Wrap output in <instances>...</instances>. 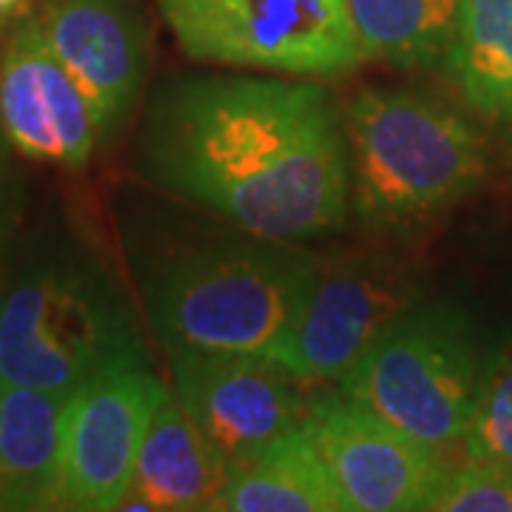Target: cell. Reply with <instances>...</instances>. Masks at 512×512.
<instances>
[{"label":"cell","mask_w":512,"mask_h":512,"mask_svg":"<svg viewBox=\"0 0 512 512\" xmlns=\"http://www.w3.org/2000/svg\"><path fill=\"white\" fill-rule=\"evenodd\" d=\"M134 168L262 237H325L350 211L348 123L308 77L168 80L148 100Z\"/></svg>","instance_id":"cell-1"},{"label":"cell","mask_w":512,"mask_h":512,"mask_svg":"<svg viewBox=\"0 0 512 512\" xmlns=\"http://www.w3.org/2000/svg\"><path fill=\"white\" fill-rule=\"evenodd\" d=\"M319 262L291 239H208L165 259L146 285V316L168 353L239 350L271 356L293 328Z\"/></svg>","instance_id":"cell-2"},{"label":"cell","mask_w":512,"mask_h":512,"mask_svg":"<svg viewBox=\"0 0 512 512\" xmlns=\"http://www.w3.org/2000/svg\"><path fill=\"white\" fill-rule=\"evenodd\" d=\"M350 208L387 234L427 225L490 174L476 123L433 94L367 86L345 111Z\"/></svg>","instance_id":"cell-3"},{"label":"cell","mask_w":512,"mask_h":512,"mask_svg":"<svg viewBox=\"0 0 512 512\" xmlns=\"http://www.w3.org/2000/svg\"><path fill=\"white\" fill-rule=\"evenodd\" d=\"M148 365L109 271L86 251H37L0 299V382L74 393L97 373Z\"/></svg>","instance_id":"cell-4"},{"label":"cell","mask_w":512,"mask_h":512,"mask_svg":"<svg viewBox=\"0 0 512 512\" xmlns=\"http://www.w3.org/2000/svg\"><path fill=\"white\" fill-rule=\"evenodd\" d=\"M481 359L464 319L413 305L339 379V390L453 464L473 419Z\"/></svg>","instance_id":"cell-5"},{"label":"cell","mask_w":512,"mask_h":512,"mask_svg":"<svg viewBox=\"0 0 512 512\" xmlns=\"http://www.w3.org/2000/svg\"><path fill=\"white\" fill-rule=\"evenodd\" d=\"M188 60L282 77H342L365 63L350 0H157Z\"/></svg>","instance_id":"cell-6"},{"label":"cell","mask_w":512,"mask_h":512,"mask_svg":"<svg viewBox=\"0 0 512 512\" xmlns=\"http://www.w3.org/2000/svg\"><path fill=\"white\" fill-rule=\"evenodd\" d=\"M419 299V274L402 259L350 254L319 262L302 311L271 356L308 387L336 384Z\"/></svg>","instance_id":"cell-7"},{"label":"cell","mask_w":512,"mask_h":512,"mask_svg":"<svg viewBox=\"0 0 512 512\" xmlns=\"http://www.w3.org/2000/svg\"><path fill=\"white\" fill-rule=\"evenodd\" d=\"M171 387L234 473L299 430L311 404L308 384L265 353L174 350Z\"/></svg>","instance_id":"cell-8"},{"label":"cell","mask_w":512,"mask_h":512,"mask_svg":"<svg viewBox=\"0 0 512 512\" xmlns=\"http://www.w3.org/2000/svg\"><path fill=\"white\" fill-rule=\"evenodd\" d=\"M305 430L348 512H427L453 467L342 390L311 393Z\"/></svg>","instance_id":"cell-9"},{"label":"cell","mask_w":512,"mask_h":512,"mask_svg":"<svg viewBox=\"0 0 512 512\" xmlns=\"http://www.w3.org/2000/svg\"><path fill=\"white\" fill-rule=\"evenodd\" d=\"M163 382L148 365H123L80 384L66 407L57 510H120Z\"/></svg>","instance_id":"cell-10"},{"label":"cell","mask_w":512,"mask_h":512,"mask_svg":"<svg viewBox=\"0 0 512 512\" xmlns=\"http://www.w3.org/2000/svg\"><path fill=\"white\" fill-rule=\"evenodd\" d=\"M0 131L23 157L66 171L89 165L106 143L89 97L37 18L23 20L0 52Z\"/></svg>","instance_id":"cell-11"},{"label":"cell","mask_w":512,"mask_h":512,"mask_svg":"<svg viewBox=\"0 0 512 512\" xmlns=\"http://www.w3.org/2000/svg\"><path fill=\"white\" fill-rule=\"evenodd\" d=\"M37 23L89 97L109 143L134 114L146 86V23L126 0H46Z\"/></svg>","instance_id":"cell-12"},{"label":"cell","mask_w":512,"mask_h":512,"mask_svg":"<svg viewBox=\"0 0 512 512\" xmlns=\"http://www.w3.org/2000/svg\"><path fill=\"white\" fill-rule=\"evenodd\" d=\"M231 476V464L185 413L174 387L163 384L120 510H211Z\"/></svg>","instance_id":"cell-13"},{"label":"cell","mask_w":512,"mask_h":512,"mask_svg":"<svg viewBox=\"0 0 512 512\" xmlns=\"http://www.w3.org/2000/svg\"><path fill=\"white\" fill-rule=\"evenodd\" d=\"M72 393L0 382V510H57Z\"/></svg>","instance_id":"cell-14"},{"label":"cell","mask_w":512,"mask_h":512,"mask_svg":"<svg viewBox=\"0 0 512 512\" xmlns=\"http://www.w3.org/2000/svg\"><path fill=\"white\" fill-rule=\"evenodd\" d=\"M211 512H348L305 424L237 470Z\"/></svg>","instance_id":"cell-15"},{"label":"cell","mask_w":512,"mask_h":512,"mask_svg":"<svg viewBox=\"0 0 512 512\" xmlns=\"http://www.w3.org/2000/svg\"><path fill=\"white\" fill-rule=\"evenodd\" d=\"M444 69L478 117L512 134V0H464Z\"/></svg>","instance_id":"cell-16"},{"label":"cell","mask_w":512,"mask_h":512,"mask_svg":"<svg viewBox=\"0 0 512 512\" xmlns=\"http://www.w3.org/2000/svg\"><path fill=\"white\" fill-rule=\"evenodd\" d=\"M464 0H350L365 60L399 69H444Z\"/></svg>","instance_id":"cell-17"},{"label":"cell","mask_w":512,"mask_h":512,"mask_svg":"<svg viewBox=\"0 0 512 512\" xmlns=\"http://www.w3.org/2000/svg\"><path fill=\"white\" fill-rule=\"evenodd\" d=\"M464 458L512 464V348L495 353L481 370Z\"/></svg>","instance_id":"cell-18"},{"label":"cell","mask_w":512,"mask_h":512,"mask_svg":"<svg viewBox=\"0 0 512 512\" xmlns=\"http://www.w3.org/2000/svg\"><path fill=\"white\" fill-rule=\"evenodd\" d=\"M427 512H512V464L498 461H473L453 464Z\"/></svg>","instance_id":"cell-19"},{"label":"cell","mask_w":512,"mask_h":512,"mask_svg":"<svg viewBox=\"0 0 512 512\" xmlns=\"http://www.w3.org/2000/svg\"><path fill=\"white\" fill-rule=\"evenodd\" d=\"M15 228H18V197L15 188L9 183H0V299L9 282V254H12V239H15Z\"/></svg>","instance_id":"cell-20"},{"label":"cell","mask_w":512,"mask_h":512,"mask_svg":"<svg viewBox=\"0 0 512 512\" xmlns=\"http://www.w3.org/2000/svg\"><path fill=\"white\" fill-rule=\"evenodd\" d=\"M20 6H23V0H0V26L6 23V20L12 18L15 12H18Z\"/></svg>","instance_id":"cell-21"},{"label":"cell","mask_w":512,"mask_h":512,"mask_svg":"<svg viewBox=\"0 0 512 512\" xmlns=\"http://www.w3.org/2000/svg\"><path fill=\"white\" fill-rule=\"evenodd\" d=\"M0 183H6V180H3V154H0Z\"/></svg>","instance_id":"cell-22"}]
</instances>
